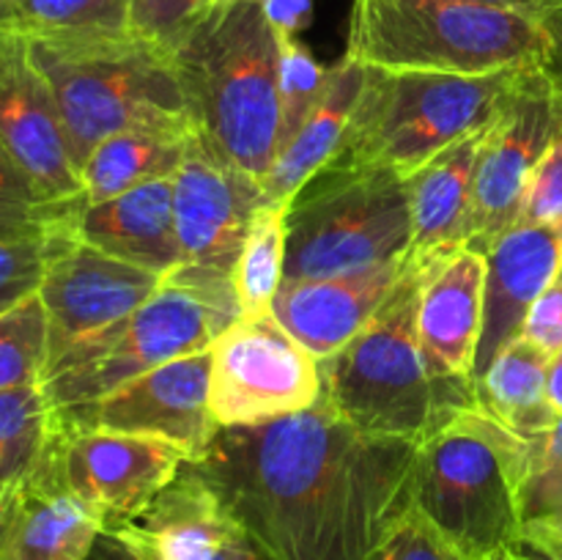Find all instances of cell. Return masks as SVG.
Wrapping results in <instances>:
<instances>
[{
    "mask_svg": "<svg viewBox=\"0 0 562 560\" xmlns=\"http://www.w3.org/2000/svg\"><path fill=\"white\" fill-rule=\"evenodd\" d=\"M420 443L366 434L324 399L214 434L190 461L261 560H366L412 514Z\"/></svg>",
    "mask_w": 562,
    "mask_h": 560,
    "instance_id": "cell-1",
    "label": "cell"
},
{
    "mask_svg": "<svg viewBox=\"0 0 562 560\" xmlns=\"http://www.w3.org/2000/svg\"><path fill=\"white\" fill-rule=\"evenodd\" d=\"M195 130L263 184L280 148L278 33L263 0H225L173 49Z\"/></svg>",
    "mask_w": 562,
    "mask_h": 560,
    "instance_id": "cell-2",
    "label": "cell"
},
{
    "mask_svg": "<svg viewBox=\"0 0 562 560\" xmlns=\"http://www.w3.org/2000/svg\"><path fill=\"white\" fill-rule=\"evenodd\" d=\"M53 88L77 170L115 132L192 130L173 55L132 31L27 36Z\"/></svg>",
    "mask_w": 562,
    "mask_h": 560,
    "instance_id": "cell-3",
    "label": "cell"
},
{
    "mask_svg": "<svg viewBox=\"0 0 562 560\" xmlns=\"http://www.w3.org/2000/svg\"><path fill=\"white\" fill-rule=\"evenodd\" d=\"M527 459L530 439L477 406L459 410L420 443L412 511L467 558H497L521 547Z\"/></svg>",
    "mask_w": 562,
    "mask_h": 560,
    "instance_id": "cell-4",
    "label": "cell"
},
{
    "mask_svg": "<svg viewBox=\"0 0 562 560\" xmlns=\"http://www.w3.org/2000/svg\"><path fill=\"white\" fill-rule=\"evenodd\" d=\"M346 55L390 71L494 75L547 66L541 14L475 0H355Z\"/></svg>",
    "mask_w": 562,
    "mask_h": 560,
    "instance_id": "cell-5",
    "label": "cell"
},
{
    "mask_svg": "<svg viewBox=\"0 0 562 560\" xmlns=\"http://www.w3.org/2000/svg\"><path fill=\"white\" fill-rule=\"evenodd\" d=\"M239 316L234 280L176 269L135 313L64 351L42 388L55 412L86 410L140 373L206 351Z\"/></svg>",
    "mask_w": 562,
    "mask_h": 560,
    "instance_id": "cell-6",
    "label": "cell"
},
{
    "mask_svg": "<svg viewBox=\"0 0 562 560\" xmlns=\"http://www.w3.org/2000/svg\"><path fill=\"white\" fill-rule=\"evenodd\" d=\"M431 269L437 267L409 258L362 333L333 357L318 360L322 399L360 432L423 443L459 412L428 373L417 340V305Z\"/></svg>",
    "mask_w": 562,
    "mask_h": 560,
    "instance_id": "cell-7",
    "label": "cell"
},
{
    "mask_svg": "<svg viewBox=\"0 0 562 560\" xmlns=\"http://www.w3.org/2000/svg\"><path fill=\"white\" fill-rule=\"evenodd\" d=\"M519 71L439 75L368 66L344 152L335 159L409 179L439 152L492 124Z\"/></svg>",
    "mask_w": 562,
    "mask_h": 560,
    "instance_id": "cell-8",
    "label": "cell"
},
{
    "mask_svg": "<svg viewBox=\"0 0 562 560\" xmlns=\"http://www.w3.org/2000/svg\"><path fill=\"white\" fill-rule=\"evenodd\" d=\"M406 179L395 170L333 159L285 203V278L360 272L409 256Z\"/></svg>",
    "mask_w": 562,
    "mask_h": 560,
    "instance_id": "cell-9",
    "label": "cell"
},
{
    "mask_svg": "<svg viewBox=\"0 0 562 560\" xmlns=\"http://www.w3.org/2000/svg\"><path fill=\"white\" fill-rule=\"evenodd\" d=\"M562 126V88L547 66L521 69L497 119L486 126L472 184L467 247L486 256L516 228L536 170Z\"/></svg>",
    "mask_w": 562,
    "mask_h": 560,
    "instance_id": "cell-10",
    "label": "cell"
},
{
    "mask_svg": "<svg viewBox=\"0 0 562 560\" xmlns=\"http://www.w3.org/2000/svg\"><path fill=\"white\" fill-rule=\"evenodd\" d=\"M209 410L220 428L305 412L322 399L318 360L272 313L239 316L209 346Z\"/></svg>",
    "mask_w": 562,
    "mask_h": 560,
    "instance_id": "cell-11",
    "label": "cell"
},
{
    "mask_svg": "<svg viewBox=\"0 0 562 560\" xmlns=\"http://www.w3.org/2000/svg\"><path fill=\"white\" fill-rule=\"evenodd\" d=\"M88 560H261L212 483L187 461L135 514L104 522Z\"/></svg>",
    "mask_w": 562,
    "mask_h": 560,
    "instance_id": "cell-12",
    "label": "cell"
},
{
    "mask_svg": "<svg viewBox=\"0 0 562 560\" xmlns=\"http://www.w3.org/2000/svg\"><path fill=\"white\" fill-rule=\"evenodd\" d=\"M261 203V181L228 163L201 132H192L184 159L173 173L179 269L234 280L247 225Z\"/></svg>",
    "mask_w": 562,
    "mask_h": 560,
    "instance_id": "cell-13",
    "label": "cell"
},
{
    "mask_svg": "<svg viewBox=\"0 0 562 560\" xmlns=\"http://www.w3.org/2000/svg\"><path fill=\"white\" fill-rule=\"evenodd\" d=\"M187 464L173 445L140 434L69 426L58 421L49 472L104 522L135 514Z\"/></svg>",
    "mask_w": 562,
    "mask_h": 560,
    "instance_id": "cell-14",
    "label": "cell"
},
{
    "mask_svg": "<svg viewBox=\"0 0 562 560\" xmlns=\"http://www.w3.org/2000/svg\"><path fill=\"white\" fill-rule=\"evenodd\" d=\"M209 349L179 357L130 379L86 410L58 412V421L162 439L179 448L187 461H198L220 432L209 410Z\"/></svg>",
    "mask_w": 562,
    "mask_h": 560,
    "instance_id": "cell-15",
    "label": "cell"
},
{
    "mask_svg": "<svg viewBox=\"0 0 562 560\" xmlns=\"http://www.w3.org/2000/svg\"><path fill=\"white\" fill-rule=\"evenodd\" d=\"M162 283L165 278L148 269L108 256L80 239H66L38 289L49 322V366L80 340L135 313Z\"/></svg>",
    "mask_w": 562,
    "mask_h": 560,
    "instance_id": "cell-16",
    "label": "cell"
},
{
    "mask_svg": "<svg viewBox=\"0 0 562 560\" xmlns=\"http://www.w3.org/2000/svg\"><path fill=\"white\" fill-rule=\"evenodd\" d=\"M0 143L49 195L86 203L53 88L16 27H0Z\"/></svg>",
    "mask_w": 562,
    "mask_h": 560,
    "instance_id": "cell-17",
    "label": "cell"
},
{
    "mask_svg": "<svg viewBox=\"0 0 562 560\" xmlns=\"http://www.w3.org/2000/svg\"><path fill=\"white\" fill-rule=\"evenodd\" d=\"M486 256L459 250L426 275L417 305V340L434 382L456 410L477 406L475 355L483 324Z\"/></svg>",
    "mask_w": 562,
    "mask_h": 560,
    "instance_id": "cell-18",
    "label": "cell"
},
{
    "mask_svg": "<svg viewBox=\"0 0 562 560\" xmlns=\"http://www.w3.org/2000/svg\"><path fill=\"white\" fill-rule=\"evenodd\" d=\"M409 258L335 278L283 280L272 316L316 360H327L362 333L404 275Z\"/></svg>",
    "mask_w": 562,
    "mask_h": 560,
    "instance_id": "cell-19",
    "label": "cell"
},
{
    "mask_svg": "<svg viewBox=\"0 0 562 560\" xmlns=\"http://www.w3.org/2000/svg\"><path fill=\"white\" fill-rule=\"evenodd\" d=\"M562 264V236L543 225H516L486 253L483 324L475 382L494 357L521 338L527 316Z\"/></svg>",
    "mask_w": 562,
    "mask_h": 560,
    "instance_id": "cell-20",
    "label": "cell"
},
{
    "mask_svg": "<svg viewBox=\"0 0 562 560\" xmlns=\"http://www.w3.org/2000/svg\"><path fill=\"white\" fill-rule=\"evenodd\" d=\"M75 239L159 278H170L181 267L173 176L146 181L108 201L86 203L75 217Z\"/></svg>",
    "mask_w": 562,
    "mask_h": 560,
    "instance_id": "cell-21",
    "label": "cell"
},
{
    "mask_svg": "<svg viewBox=\"0 0 562 560\" xmlns=\"http://www.w3.org/2000/svg\"><path fill=\"white\" fill-rule=\"evenodd\" d=\"M483 137L486 126L439 152L406 179L412 214L409 258L415 264L439 267L467 247Z\"/></svg>",
    "mask_w": 562,
    "mask_h": 560,
    "instance_id": "cell-22",
    "label": "cell"
},
{
    "mask_svg": "<svg viewBox=\"0 0 562 560\" xmlns=\"http://www.w3.org/2000/svg\"><path fill=\"white\" fill-rule=\"evenodd\" d=\"M366 71L368 66L351 55H344L338 64L329 66L327 86L316 110L291 137L289 146L280 148L272 170L263 179V201L289 203L311 176H316L324 165L344 152L351 115L366 86Z\"/></svg>",
    "mask_w": 562,
    "mask_h": 560,
    "instance_id": "cell-23",
    "label": "cell"
},
{
    "mask_svg": "<svg viewBox=\"0 0 562 560\" xmlns=\"http://www.w3.org/2000/svg\"><path fill=\"white\" fill-rule=\"evenodd\" d=\"M102 527V516L66 492L44 467L20 492L3 560H88Z\"/></svg>",
    "mask_w": 562,
    "mask_h": 560,
    "instance_id": "cell-24",
    "label": "cell"
},
{
    "mask_svg": "<svg viewBox=\"0 0 562 560\" xmlns=\"http://www.w3.org/2000/svg\"><path fill=\"white\" fill-rule=\"evenodd\" d=\"M549 366L552 357L547 351L527 338H516L475 382L477 410L521 439L541 437L558 421L547 393Z\"/></svg>",
    "mask_w": 562,
    "mask_h": 560,
    "instance_id": "cell-25",
    "label": "cell"
},
{
    "mask_svg": "<svg viewBox=\"0 0 562 560\" xmlns=\"http://www.w3.org/2000/svg\"><path fill=\"white\" fill-rule=\"evenodd\" d=\"M192 130H126L104 137L80 168L86 203L108 201L126 190L179 170Z\"/></svg>",
    "mask_w": 562,
    "mask_h": 560,
    "instance_id": "cell-26",
    "label": "cell"
},
{
    "mask_svg": "<svg viewBox=\"0 0 562 560\" xmlns=\"http://www.w3.org/2000/svg\"><path fill=\"white\" fill-rule=\"evenodd\" d=\"M58 437V412L44 388L0 390V489L22 492L47 467Z\"/></svg>",
    "mask_w": 562,
    "mask_h": 560,
    "instance_id": "cell-27",
    "label": "cell"
},
{
    "mask_svg": "<svg viewBox=\"0 0 562 560\" xmlns=\"http://www.w3.org/2000/svg\"><path fill=\"white\" fill-rule=\"evenodd\" d=\"M285 278V203H267L252 212L234 267V291L241 316L272 313Z\"/></svg>",
    "mask_w": 562,
    "mask_h": 560,
    "instance_id": "cell-28",
    "label": "cell"
},
{
    "mask_svg": "<svg viewBox=\"0 0 562 560\" xmlns=\"http://www.w3.org/2000/svg\"><path fill=\"white\" fill-rule=\"evenodd\" d=\"M82 206L49 195L0 143V239L75 236V217Z\"/></svg>",
    "mask_w": 562,
    "mask_h": 560,
    "instance_id": "cell-29",
    "label": "cell"
},
{
    "mask_svg": "<svg viewBox=\"0 0 562 560\" xmlns=\"http://www.w3.org/2000/svg\"><path fill=\"white\" fill-rule=\"evenodd\" d=\"M49 366V322L42 296L0 311V390L38 388Z\"/></svg>",
    "mask_w": 562,
    "mask_h": 560,
    "instance_id": "cell-30",
    "label": "cell"
},
{
    "mask_svg": "<svg viewBox=\"0 0 562 560\" xmlns=\"http://www.w3.org/2000/svg\"><path fill=\"white\" fill-rule=\"evenodd\" d=\"M14 27L25 36H93L130 31V0H16Z\"/></svg>",
    "mask_w": 562,
    "mask_h": 560,
    "instance_id": "cell-31",
    "label": "cell"
},
{
    "mask_svg": "<svg viewBox=\"0 0 562 560\" xmlns=\"http://www.w3.org/2000/svg\"><path fill=\"white\" fill-rule=\"evenodd\" d=\"M327 69L296 36H278V93H280V148L302 130L322 99ZM278 148V152H280Z\"/></svg>",
    "mask_w": 562,
    "mask_h": 560,
    "instance_id": "cell-32",
    "label": "cell"
},
{
    "mask_svg": "<svg viewBox=\"0 0 562 560\" xmlns=\"http://www.w3.org/2000/svg\"><path fill=\"white\" fill-rule=\"evenodd\" d=\"M225 0H130V31L157 47L173 49Z\"/></svg>",
    "mask_w": 562,
    "mask_h": 560,
    "instance_id": "cell-33",
    "label": "cell"
},
{
    "mask_svg": "<svg viewBox=\"0 0 562 560\" xmlns=\"http://www.w3.org/2000/svg\"><path fill=\"white\" fill-rule=\"evenodd\" d=\"M519 503L521 525L562 508V415L541 437L530 439V459Z\"/></svg>",
    "mask_w": 562,
    "mask_h": 560,
    "instance_id": "cell-34",
    "label": "cell"
},
{
    "mask_svg": "<svg viewBox=\"0 0 562 560\" xmlns=\"http://www.w3.org/2000/svg\"><path fill=\"white\" fill-rule=\"evenodd\" d=\"M75 236L55 239H0V311L42 289L44 272L58 247Z\"/></svg>",
    "mask_w": 562,
    "mask_h": 560,
    "instance_id": "cell-35",
    "label": "cell"
},
{
    "mask_svg": "<svg viewBox=\"0 0 562 560\" xmlns=\"http://www.w3.org/2000/svg\"><path fill=\"white\" fill-rule=\"evenodd\" d=\"M519 225H543L562 236V126L538 165Z\"/></svg>",
    "mask_w": 562,
    "mask_h": 560,
    "instance_id": "cell-36",
    "label": "cell"
},
{
    "mask_svg": "<svg viewBox=\"0 0 562 560\" xmlns=\"http://www.w3.org/2000/svg\"><path fill=\"white\" fill-rule=\"evenodd\" d=\"M387 547L393 560H472L467 555H461L456 547H450L415 511L395 527Z\"/></svg>",
    "mask_w": 562,
    "mask_h": 560,
    "instance_id": "cell-37",
    "label": "cell"
},
{
    "mask_svg": "<svg viewBox=\"0 0 562 560\" xmlns=\"http://www.w3.org/2000/svg\"><path fill=\"white\" fill-rule=\"evenodd\" d=\"M521 338L536 344L549 357H554L562 349V264L532 305L525 329H521Z\"/></svg>",
    "mask_w": 562,
    "mask_h": 560,
    "instance_id": "cell-38",
    "label": "cell"
},
{
    "mask_svg": "<svg viewBox=\"0 0 562 560\" xmlns=\"http://www.w3.org/2000/svg\"><path fill=\"white\" fill-rule=\"evenodd\" d=\"M313 9H316V0H263L267 20L278 36L300 38V33L311 27Z\"/></svg>",
    "mask_w": 562,
    "mask_h": 560,
    "instance_id": "cell-39",
    "label": "cell"
},
{
    "mask_svg": "<svg viewBox=\"0 0 562 560\" xmlns=\"http://www.w3.org/2000/svg\"><path fill=\"white\" fill-rule=\"evenodd\" d=\"M521 547L562 560V508L521 525Z\"/></svg>",
    "mask_w": 562,
    "mask_h": 560,
    "instance_id": "cell-40",
    "label": "cell"
},
{
    "mask_svg": "<svg viewBox=\"0 0 562 560\" xmlns=\"http://www.w3.org/2000/svg\"><path fill=\"white\" fill-rule=\"evenodd\" d=\"M543 25H547L549 33L547 69L552 71L554 80H558L562 88V5L560 9H552L549 14H543Z\"/></svg>",
    "mask_w": 562,
    "mask_h": 560,
    "instance_id": "cell-41",
    "label": "cell"
},
{
    "mask_svg": "<svg viewBox=\"0 0 562 560\" xmlns=\"http://www.w3.org/2000/svg\"><path fill=\"white\" fill-rule=\"evenodd\" d=\"M16 508H20V492H3L0 489V560H3L5 544H9L11 527H14Z\"/></svg>",
    "mask_w": 562,
    "mask_h": 560,
    "instance_id": "cell-42",
    "label": "cell"
},
{
    "mask_svg": "<svg viewBox=\"0 0 562 560\" xmlns=\"http://www.w3.org/2000/svg\"><path fill=\"white\" fill-rule=\"evenodd\" d=\"M549 404H552L554 415H562V349L552 357V366H549V382H547Z\"/></svg>",
    "mask_w": 562,
    "mask_h": 560,
    "instance_id": "cell-43",
    "label": "cell"
},
{
    "mask_svg": "<svg viewBox=\"0 0 562 560\" xmlns=\"http://www.w3.org/2000/svg\"><path fill=\"white\" fill-rule=\"evenodd\" d=\"M475 3H492V5H508V9L532 11V14H549L552 9H560L562 0H475Z\"/></svg>",
    "mask_w": 562,
    "mask_h": 560,
    "instance_id": "cell-44",
    "label": "cell"
},
{
    "mask_svg": "<svg viewBox=\"0 0 562 560\" xmlns=\"http://www.w3.org/2000/svg\"><path fill=\"white\" fill-rule=\"evenodd\" d=\"M505 560H558V558H547V555H538V552H530V549H525V547H516V549H508V552H505Z\"/></svg>",
    "mask_w": 562,
    "mask_h": 560,
    "instance_id": "cell-45",
    "label": "cell"
},
{
    "mask_svg": "<svg viewBox=\"0 0 562 560\" xmlns=\"http://www.w3.org/2000/svg\"><path fill=\"white\" fill-rule=\"evenodd\" d=\"M0 27H14V0H0Z\"/></svg>",
    "mask_w": 562,
    "mask_h": 560,
    "instance_id": "cell-46",
    "label": "cell"
},
{
    "mask_svg": "<svg viewBox=\"0 0 562 560\" xmlns=\"http://www.w3.org/2000/svg\"><path fill=\"white\" fill-rule=\"evenodd\" d=\"M366 560H393V558H390V547H387V544H384L382 549H376V552H373L371 558H366Z\"/></svg>",
    "mask_w": 562,
    "mask_h": 560,
    "instance_id": "cell-47",
    "label": "cell"
},
{
    "mask_svg": "<svg viewBox=\"0 0 562 560\" xmlns=\"http://www.w3.org/2000/svg\"><path fill=\"white\" fill-rule=\"evenodd\" d=\"M492 560H505V552H503V555H497V558H492Z\"/></svg>",
    "mask_w": 562,
    "mask_h": 560,
    "instance_id": "cell-48",
    "label": "cell"
},
{
    "mask_svg": "<svg viewBox=\"0 0 562 560\" xmlns=\"http://www.w3.org/2000/svg\"><path fill=\"white\" fill-rule=\"evenodd\" d=\"M14 3H16V0H14Z\"/></svg>",
    "mask_w": 562,
    "mask_h": 560,
    "instance_id": "cell-49",
    "label": "cell"
}]
</instances>
